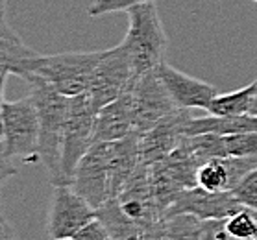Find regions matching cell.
I'll list each match as a JSON object with an SVG mask.
<instances>
[{"instance_id": "21", "label": "cell", "mask_w": 257, "mask_h": 240, "mask_svg": "<svg viewBox=\"0 0 257 240\" xmlns=\"http://www.w3.org/2000/svg\"><path fill=\"white\" fill-rule=\"evenodd\" d=\"M224 227L233 240L257 238V212L251 209H240L231 216L224 218Z\"/></svg>"}, {"instance_id": "11", "label": "cell", "mask_w": 257, "mask_h": 240, "mask_svg": "<svg viewBox=\"0 0 257 240\" xmlns=\"http://www.w3.org/2000/svg\"><path fill=\"white\" fill-rule=\"evenodd\" d=\"M115 199L118 201L120 209L145 229L158 223L163 218L152 190L150 166L145 163L137 166V170L132 174L128 181L124 183L122 190L118 192Z\"/></svg>"}, {"instance_id": "13", "label": "cell", "mask_w": 257, "mask_h": 240, "mask_svg": "<svg viewBox=\"0 0 257 240\" xmlns=\"http://www.w3.org/2000/svg\"><path fill=\"white\" fill-rule=\"evenodd\" d=\"M156 72L161 78V82L167 87L172 100L176 102V106L181 109H204V111H207L211 102L218 94L215 85L202 82L198 78L189 76L185 72L178 71L176 67H170L165 61L158 65Z\"/></svg>"}, {"instance_id": "34", "label": "cell", "mask_w": 257, "mask_h": 240, "mask_svg": "<svg viewBox=\"0 0 257 240\" xmlns=\"http://www.w3.org/2000/svg\"><path fill=\"white\" fill-rule=\"evenodd\" d=\"M253 2H257V0H253Z\"/></svg>"}, {"instance_id": "23", "label": "cell", "mask_w": 257, "mask_h": 240, "mask_svg": "<svg viewBox=\"0 0 257 240\" xmlns=\"http://www.w3.org/2000/svg\"><path fill=\"white\" fill-rule=\"evenodd\" d=\"M231 192L235 194V198L239 199L246 209H251V211L257 212V168L248 172Z\"/></svg>"}, {"instance_id": "20", "label": "cell", "mask_w": 257, "mask_h": 240, "mask_svg": "<svg viewBox=\"0 0 257 240\" xmlns=\"http://www.w3.org/2000/svg\"><path fill=\"white\" fill-rule=\"evenodd\" d=\"M35 54L37 52L26 47L19 36L0 37V65H6L12 74H17L21 65Z\"/></svg>"}, {"instance_id": "10", "label": "cell", "mask_w": 257, "mask_h": 240, "mask_svg": "<svg viewBox=\"0 0 257 240\" xmlns=\"http://www.w3.org/2000/svg\"><path fill=\"white\" fill-rule=\"evenodd\" d=\"M240 209H244V205L235 198L231 190L211 192L202 187H193L178 194V198L167 209L163 218L176 216V214H194L202 220H218V218L231 216Z\"/></svg>"}, {"instance_id": "5", "label": "cell", "mask_w": 257, "mask_h": 240, "mask_svg": "<svg viewBox=\"0 0 257 240\" xmlns=\"http://www.w3.org/2000/svg\"><path fill=\"white\" fill-rule=\"evenodd\" d=\"M0 137L12 157H30L39 148V113L32 96L4 102L0 107Z\"/></svg>"}, {"instance_id": "18", "label": "cell", "mask_w": 257, "mask_h": 240, "mask_svg": "<svg viewBox=\"0 0 257 240\" xmlns=\"http://www.w3.org/2000/svg\"><path fill=\"white\" fill-rule=\"evenodd\" d=\"M167 240H207L204 220L194 214H176L163 218Z\"/></svg>"}, {"instance_id": "3", "label": "cell", "mask_w": 257, "mask_h": 240, "mask_svg": "<svg viewBox=\"0 0 257 240\" xmlns=\"http://www.w3.org/2000/svg\"><path fill=\"white\" fill-rule=\"evenodd\" d=\"M128 32L120 43L130 54L134 74L141 76L158 69L163 63V56L169 45L165 34L161 15L156 2H145L130 8L128 12Z\"/></svg>"}, {"instance_id": "16", "label": "cell", "mask_w": 257, "mask_h": 240, "mask_svg": "<svg viewBox=\"0 0 257 240\" xmlns=\"http://www.w3.org/2000/svg\"><path fill=\"white\" fill-rule=\"evenodd\" d=\"M257 93L255 80L242 89H237L233 93L216 94L215 100L211 102L207 113L218 115V117H240V115H250L253 100Z\"/></svg>"}, {"instance_id": "30", "label": "cell", "mask_w": 257, "mask_h": 240, "mask_svg": "<svg viewBox=\"0 0 257 240\" xmlns=\"http://www.w3.org/2000/svg\"><path fill=\"white\" fill-rule=\"evenodd\" d=\"M17 36L10 26L6 24V21H0V37H13Z\"/></svg>"}, {"instance_id": "29", "label": "cell", "mask_w": 257, "mask_h": 240, "mask_svg": "<svg viewBox=\"0 0 257 240\" xmlns=\"http://www.w3.org/2000/svg\"><path fill=\"white\" fill-rule=\"evenodd\" d=\"M8 74H12L10 69H8L6 65H0V107L4 104V100H2V91H4V82H6Z\"/></svg>"}, {"instance_id": "22", "label": "cell", "mask_w": 257, "mask_h": 240, "mask_svg": "<svg viewBox=\"0 0 257 240\" xmlns=\"http://www.w3.org/2000/svg\"><path fill=\"white\" fill-rule=\"evenodd\" d=\"M228 157H257V131L224 135Z\"/></svg>"}, {"instance_id": "6", "label": "cell", "mask_w": 257, "mask_h": 240, "mask_svg": "<svg viewBox=\"0 0 257 240\" xmlns=\"http://www.w3.org/2000/svg\"><path fill=\"white\" fill-rule=\"evenodd\" d=\"M134 107V129L137 135L146 133L156 124L169 118L181 109L163 85L158 72H146L141 76H134L128 85Z\"/></svg>"}, {"instance_id": "17", "label": "cell", "mask_w": 257, "mask_h": 240, "mask_svg": "<svg viewBox=\"0 0 257 240\" xmlns=\"http://www.w3.org/2000/svg\"><path fill=\"white\" fill-rule=\"evenodd\" d=\"M196 183H198V187L211 190V192L231 190V174H229L228 157L209 159V161L200 164Z\"/></svg>"}, {"instance_id": "14", "label": "cell", "mask_w": 257, "mask_h": 240, "mask_svg": "<svg viewBox=\"0 0 257 240\" xmlns=\"http://www.w3.org/2000/svg\"><path fill=\"white\" fill-rule=\"evenodd\" d=\"M135 133L132 96L126 89L117 100L107 104L96 113L94 142H113Z\"/></svg>"}, {"instance_id": "35", "label": "cell", "mask_w": 257, "mask_h": 240, "mask_svg": "<svg viewBox=\"0 0 257 240\" xmlns=\"http://www.w3.org/2000/svg\"><path fill=\"white\" fill-rule=\"evenodd\" d=\"M255 240H257V238H255Z\"/></svg>"}, {"instance_id": "25", "label": "cell", "mask_w": 257, "mask_h": 240, "mask_svg": "<svg viewBox=\"0 0 257 240\" xmlns=\"http://www.w3.org/2000/svg\"><path fill=\"white\" fill-rule=\"evenodd\" d=\"M72 238L74 240H113V236H111V233L107 231L105 223L96 216L94 220H91L87 225H83Z\"/></svg>"}, {"instance_id": "12", "label": "cell", "mask_w": 257, "mask_h": 240, "mask_svg": "<svg viewBox=\"0 0 257 240\" xmlns=\"http://www.w3.org/2000/svg\"><path fill=\"white\" fill-rule=\"evenodd\" d=\"M189 118H191L189 109H180L178 113L170 115L169 118L156 124L146 133L139 135L141 163H159L169 153L174 152L176 148L181 144V141L187 137L185 135V126H187Z\"/></svg>"}, {"instance_id": "1", "label": "cell", "mask_w": 257, "mask_h": 240, "mask_svg": "<svg viewBox=\"0 0 257 240\" xmlns=\"http://www.w3.org/2000/svg\"><path fill=\"white\" fill-rule=\"evenodd\" d=\"M104 50L100 52H61L52 56L35 54L21 65L15 76L43 80L65 96H76L87 91L91 76Z\"/></svg>"}, {"instance_id": "31", "label": "cell", "mask_w": 257, "mask_h": 240, "mask_svg": "<svg viewBox=\"0 0 257 240\" xmlns=\"http://www.w3.org/2000/svg\"><path fill=\"white\" fill-rule=\"evenodd\" d=\"M0 21H6V0H0Z\"/></svg>"}, {"instance_id": "24", "label": "cell", "mask_w": 257, "mask_h": 240, "mask_svg": "<svg viewBox=\"0 0 257 240\" xmlns=\"http://www.w3.org/2000/svg\"><path fill=\"white\" fill-rule=\"evenodd\" d=\"M145 2H156V0H93L87 8V15L89 17H102L107 13L128 12L130 8L145 4Z\"/></svg>"}, {"instance_id": "33", "label": "cell", "mask_w": 257, "mask_h": 240, "mask_svg": "<svg viewBox=\"0 0 257 240\" xmlns=\"http://www.w3.org/2000/svg\"><path fill=\"white\" fill-rule=\"evenodd\" d=\"M61 240H74V238H61Z\"/></svg>"}, {"instance_id": "9", "label": "cell", "mask_w": 257, "mask_h": 240, "mask_svg": "<svg viewBox=\"0 0 257 240\" xmlns=\"http://www.w3.org/2000/svg\"><path fill=\"white\" fill-rule=\"evenodd\" d=\"M70 187L85 198L94 209L111 199V177L105 155V142H94L78 163Z\"/></svg>"}, {"instance_id": "19", "label": "cell", "mask_w": 257, "mask_h": 240, "mask_svg": "<svg viewBox=\"0 0 257 240\" xmlns=\"http://www.w3.org/2000/svg\"><path fill=\"white\" fill-rule=\"evenodd\" d=\"M187 144L194 152V155L200 159V163H205L209 159L228 157L226 144H224V135L218 133H200L185 137Z\"/></svg>"}, {"instance_id": "7", "label": "cell", "mask_w": 257, "mask_h": 240, "mask_svg": "<svg viewBox=\"0 0 257 240\" xmlns=\"http://www.w3.org/2000/svg\"><path fill=\"white\" fill-rule=\"evenodd\" d=\"M134 76V65L128 50L122 45H117L111 50H104L85 91L94 109L100 111L104 106L117 100L128 89Z\"/></svg>"}, {"instance_id": "27", "label": "cell", "mask_w": 257, "mask_h": 240, "mask_svg": "<svg viewBox=\"0 0 257 240\" xmlns=\"http://www.w3.org/2000/svg\"><path fill=\"white\" fill-rule=\"evenodd\" d=\"M141 240H167V236H165L163 218H161L158 223H154V225H150V227H146Z\"/></svg>"}, {"instance_id": "4", "label": "cell", "mask_w": 257, "mask_h": 240, "mask_svg": "<svg viewBox=\"0 0 257 240\" xmlns=\"http://www.w3.org/2000/svg\"><path fill=\"white\" fill-rule=\"evenodd\" d=\"M96 109L87 93L69 98V115L65 124L63 157H61V181L59 185H70L78 163L94 144V122Z\"/></svg>"}, {"instance_id": "32", "label": "cell", "mask_w": 257, "mask_h": 240, "mask_svg": "<svg viewBox=\"0 0 257 240\" xmlns=\"http://www.w3.org/2000/svg\"><path fill=\"white\" fill-rule=\"evenodd\" d=\"M255 83H257V78H255ZM250 115H253V117H257V93H255V100H253V106H251Z\"/></svg>"}, {"instance_id": "2", "label": "cell", "mask_w": 257, "mask_h": 240, "mask_svg": "<svg viewBox=\"0 0 257 240\" xmlns=\"http://www.w3.org/2000/svg\"><path fill=\"white\" fill-rule=\"evenodd\" d=\"M37 113H39V148L37 155L41 163L47 166L50 181L58 187L61 181V157H63V137L65 124L69 115V98L58 93L54 87L43 80H30Z\"/></svg>"}, {"instance_id": "26", "label": "cell", "mask_w": 257, "mask_h": 240, "mask_svg": "<svg viewBox=\"0 0 257 240\" xmlns=\"http://www.w3.org/2000/svg\"><path fill=\"white\" fill-rule=\"evenodd\" d=\"M15 166L12 164V155L8 153L6 150V144L2 141V137H0V185L6 181L8 177L15 176Z\"/></svg>"}, {"instance_id": "28", "label": "cell", "mask_w": 257, "mask_h": 240, "mask_svg": "<svg viewBox=\"0 0 257 240\" xmlns=\"http://www.w3.org/2000/svg\"><path fill=\"white\" fill-rule=\"evenodd\" d=\"M0 240H15L13 238V229L6 220V216L2 214V209H0Z\"/></svg>"}, {"instance_id": "15", "label": "cell", "mask_w": 257, "mask_h": 240, "mask_svg": "<svg viewBox=\"0 0 257 240\" xmlns=\"http://www.w3.org/2000/svg\"><path fill=\"white\" fill-rule=\"evenodd\" d=\"M96 216L105 223L107 231L111 233L113 240H141L145 227L132 220L126 212L120 209V205L115 198L107 199L102 207L96 209Z\"/></svg>"}, {"instance_id": "8", "label": "cell", "mask_w": 257, "mask_h": 240, "mask_svg": "<svg viewBox=\"0 0 257 240\" xmlns=\"http://www.w3.org/2000/svg\"><path fill=\"white\" fill-rule=\"evenodd\" d=\"M94 218H96V209L70 185L54 187L52 205L48 214L50 238H72L83 225H87Z\"/></svg>"}]
</instances>
